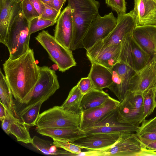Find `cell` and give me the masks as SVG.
<instances>
[{
    "instance_id": "cell-30",
    "label": "cell",
    "mask_w": 156,
    "mask_h": 156,
    "mask_svg": "<svg viewBox=\"0 0 156 156\" xmlns=\"http://www.w3.org/2000/svg\"><path fill=\"white\" fill-rule=\"evenodd\" d=\"M156 91V85L149 89L143 94L144 120L153 112L156 108L155 101Z\"/></svg>"
},
{
    "instance_id": "cell-25",
    "label": "cell",
    "mask_w": 156,
    "mask_h": 156,
    "mask_svg": "<svg viewBox=\"0 0 156 156\" xmlns=\"http://www.w3.org/2000/svg\"><path fill=\"white\" fill-rule=\"evenodd\" d=\"M10 119L9 134L15 136L18 141L26 144L31 143L32 138L29 131V126L25 125L21 119L16 118L11 114Z\"/></svg>"
},
{
    "instance_id": "cell-48",
    "label": "cell",
    "mask_w": 156,
    "mask_h": 156,
    "mask_svg": "<svg viewBox=\"0 0 156 156\" xmlns=\"http://www.w3.org/2000/svg\"><path fill=\"white\" fill-rule=\"evenodd\" d=\"M156 2V0H154Z\"/></svg>"
},
{
    "instance_id": "cell-41",
    "label": "cell",
    "mask_w": 156,
    "mask_h": 156,
    "mask_svg": "<svg viewBox=\"0 0 156 156\" xmlns=\"http://www.w3.org/2000/svg\"><path fill=\"white\" fill-rule=\"evenodd\" d=\"M66 0H52L53 8L61 12L62 7Z\"/></svg>"
},
{
    "instance_id": "cell-38",
    "label": "cell",
    "mask_w": 156,
    "mask_h": 156,
    "mask_svg": "<svg viewBox=\"0 0 156 156\" xmlns=\"http://www.w3.org/2000/svg\"><path fill=\"white\" fill-rule=\"evenodd\" d=\"M138 136L143 146L156 151V140H149L141 137L138 135Z\"/></svg>"
},
{
    "instance_id": "cell-4",
    "label": "cell",
    "mask_w": 156,
    "mask_h": 156,
    "mask_svg": "<svg viewBox=\"0 0 156 156\" xmlns=\"http://www.w3.org/2000/svg\"><path fill=\"white\" fill-rule=\"evenodd\" d=\"M47 52L49 58L63 72L76 66L72 51L65 48L47 30H42L35 37Z\"/></svg>"
},
{
    "instance_id": "cell-20",
    "label": "cell",
    "mask_w": 156,
    "mask_h": 156,
    "mask_svg": "<svg viewBox=\"0 0 156 156\" xmlns=\"http://www.w3.org/2000/svg\"><path fill=\"white\" fill-rule=\"evenodd\" d=\"M121 43L105 47L91 56L87 57L89 61L101 65L111 69L120 62Z\"/></svg>"
},
{
    "instance_id": "cell-9",
    "label": "cell",
    "mask_w": 156,
    "mask_h": 156,
    "mask_svg": "<svg viewBox=\"0 0 156 156\" xmlns=\"http://www.w3.org/2000/svg\"><path fill=\"white\" fill-rule=\"evenodd\" d=\"M117 19L112 12L101 16L98 14L90 26L83 38L82 44L88 51L99 41L104 39L116 26Z\"/></svg>"
},
{
    "instance_id": "cell-23",
    "label": "cell",
    "mask_w": 156,
    "mask_h": 156,
    "mask_svg": "<svg viewBox=\"0 0 156 156\" xmlns=\"http://www.w3.org/2000/svg\"><path fill=\"white\" fill-rule=\"evenodd\" d=\"M110 97L103 90L93 89L83 95L80 106L81 112L101 105Z\"/></svg>"
},
{
    "instance_id": "cell-45",
    "label": "cell",
    "mask_w": 156,
    "mask_h": 156,
    "mask_svg": "<svg viewBox=\"0 0 156 156\" xmlns=\"http://www.w3.org/2000/svg\"><path fill=\"white\" fill-rule=\"evenodd\" d=\"M41 1L44 5H47L50 7L53 8L52 4V0H41Z\"/></svg>"
},
{
    "instance_id": "cell-26",
    "label": "cell",
    "mask_w": 156,
    "mask_h": 156,
    "mask_svg": "<svg viewBox=\"0 0 156 156\" xmlns=\"http://www.w3.org/2000/svg\"><path fill=\"white\" fill-rule=\"evenodd\" d=\"M31 144L37 150L45 154L73 155V154L69 151L58 149L53 142L44 140L36 136L32 138Z\"/></svg>"
},
{
    "instance_id": "cell-17",
    "label": "cell",
    "mask_w": 156,
    "mask_h": 156,
    "mask_svg": "<svg viewBox=\"0 0 156 156\" xmlns=\"http://www.w3.org/2000/svg\"><path fill=\"white\" fill-rule=\"evenodd\" d=\"M21 9L20 2L0 0V42L5 45L11 21Z\"/></svg>"
},
{
    "instance_id": "cell-16",
    "label": "cell",
    "mask_w": 156,
    "mask_h": 156,
    "mask_svg": "<svg viewBox=\"0 0 156 156\" xmlns=\"http://www.w3.org/2000/svg\"><path fill=\"white\" fill-rule=\"evenodd\" d=\"M133 9L129 12L136 26H156V2L154 0H134Z\"/></svg>"
},
{
    "instance_id": "cell-14",
    "label": "cell",
    "mask_w": 156,
    "mask_h": 156,
    "mask_svg": "<svg viewBox=\"0 0 156 156\" xmlns=\"http://www.w3.org/2000/svg\"><path fill=\"white\" fill-rule=\"evenodd\" d=\"M120 135L102 133L87 134L72 143L88 151H102L110 147L115 143Z\"/></svg>"
},
{
    "instance_id": "cell-33",
    "label": "cell",
    "mask_w": 156,
    "mask_h": 156,
    "mask_svg": "<svg viewBox=\"0 0 156 156\" xmlns=\"http://www.w3.org/2000/svg\"><path fill=\"white\" fill-rule=\"evenodd\" d=\"M156 132V116L149 120H144L139 126L136 134L138 135Z\"/></svg>"
},
{
    "instance_id": "cell-24",
    "label": "cell",
    "mask_w": 156,
    "mask_h": 156,
    "mask_svg": "<svg viewBox=\"0 0 156 156\" xmlns=\"http://www.w3.org/2000/svg\"><path fill=\"white\" fill-rule=\"evenodd\" d=\"M13 95L5 76L0 70V101L9 112L15 117L20 119L17 113L13 98Z\"/></svg>"
},
{
    "instance_id": "cell-2",
    "label": "cell",
    "mask_w": 156,
    "mask_h": 156,
    "mask_svg": "<svg viewBox=\"0 0 156 156\" xmlns=\"http://www.w3.org/2000/svg\"><path fill=\"white\" fill-rule=\"evenodd\" d=\"M68 3L73 26L72 51L83 48V39L91 23L99 14L100 4L95 0H68Z\"/></svg>"
},
{
    "instance_id": "cell-10",
    "label": "cell",
    "mask_w": 156,
    "mask_h": 156,
    "mask_svg": "<svg viewBox=\"0 0 156 156\" xmlns=\"http://www.w3.org/2000/svg\"><path fill=\"white\" fill-rule=\"evenodd\" d=\"M40 75L27 105L45 99L47 100L59 89L60 85L55 71L47 66H39Z\"/></svg>"
},
{
    "instance_id": "cell-42",
    "label": "cell",
    "mask_w": 156,
    "mask_h": 156,
    "mask_svg": "<svg viewBox=\"0 0 156 156\" xmlns=\"http://www.w3.org/2000/svg\"><path fill=\"white\" fill-rule=\"evenodd\" d=\"M76 156H101V151H88L81 152Z\"/></svg>"
},
{
    "instance_id": "cell-27",
    "label": "cell",
    "mask_w": 156,
    "mask_h": 156,
    "mask_svg": "<svg viewBox=\"0 0 156 156\" xmlns=\"http://www.w3.org/2000/svg\"><path fill=\"white\" fill-rule=\"evenodd\" d=\"M46 100L42 99L32 105H27L20 111V117L25 125L29 127L36 126L42 105Z\"/></svg>"
},
{
    "instance_id": "cell-47",
    "label": "cell",
    "mask_w": 156,
    "mask_h": 156,
    "mask_svg": "<svg viewBox=\"0 0 156 156\" xmlns=\"http://www.w3.org/2000/svg\"><path fill=\"white\" fill-rule=\"evenodd\" d=\"M155 101L156 104V91L155 95Z\"/></svg>"
},
{
    "instance_id": "cell-22",
    "label": "cell",
    "mask_w": 156,
    "mask_h": 156,
    "mask_svg": "<svg viewBox=\"0 0 156 156\" xmlns=\"http://www.w3.org/2000/svg\"><path fill=\"white\" fill-rule=\"evenodd\" d=\"M90 61L91 66L88 76L95 88L103 90L108 88L112 82L111 69L92 61Z\"/></svg>"
},
{
    "instance_id": "cell-36",
    "label": "cell",
    "mask_w": 156,
    "mask_h": 156,
    "mask_svg": "<svg viewBox=\"0 0 156 156\" xmlns=\"http://www.w3.org/2000/svg\"><path fill=\"white\" fill-rule=\"evenodd\" d=\"M77 84L80 91L83 95L92 89L95 88L88 76L87 77L81 78Z\"/></svg>"
},
{
    "instance_id": "cell-32",
    "label": "cell",
    "mask_w": 156,
    "mask_h": 156,
    "mask_svg": "<svg viewBox=\"0 0 156 156\" xmlns=\"http://www.w3.org/2000/svg\"><path fill=\"white\" fill-rule=\"evenodd\" d=\"M21 9L23 15L29 22L34 18L40 16L30 0H22Z\"/></svg>"
},
{
    "instance_id": "cell-28",
    "label": "cell",
    "mask_w": 156,
    "mask_h": 156,
    "mask_svg": "<svg viewBox=\"0 0 156 156\" xmlns=\"http://www.w3.org/2000/svg\"><path fill=\"white\" fill-rule=\"evenodd\" d=\"M131 44L134 67L136 71H137L148 64L152 58L134 38L133 35Z\"/></svg>"
},
{
    "instance_id": "cell-37",
    "label": "cell",
    "mask_w": 156,
    "mask_h": 156,
    "mask_svg": "<svg viewBox=\"0 0 156 156\" xmlns=\"http://www.w3.org/2000/svg\"><path fill=\"white\" fill-rule=\"evenodd\" d=\"M45 8L41 15V17L47 20L57 21L61 13L54 8L45 5Z\"/></svg>"
},
{
    "instance_id": "cell-15",
    "label": "cell",
    "mask_w": 156,
    "mask_h": 156,
    "mask_svg": "<svg viewBox=\"0 0 156 156\" xmlns=\"http://www.w3.org/2000/svg\"><path fill=\"white\" fill-rule=\"evenodd\" d=\"M56 23L55 38L65 48L71 50L73 26L71 10L68 6L61 12Z\"/></svg>"
},
{
    "instance_id": "cell-44",
    "label": "cell",
    "mask_w": 156,
    "mask_h": 156,
    "mask_svg": "<svg viewBox=\"0 0 156 156\" xmlns=\"http://www.w3.org/2000/svg\"><path fill=\"white\" fill-rule=\"evenodd\" d=\"M0 120L1 121H2L5 118L6 109L1 101H0Z\"/></svg>"
},
{
    "instance_id": "cell-11",
    "label": "cell",
    "mask_w": 156,
    "mask_h": 156,
    "mask_svg": "<svg viewBox=\"0 0 156 156\" xmlns=\"http://www.w3.org/2000/svg\"><path fill=\"white\" fill-rule=\"evenodd\" d=\"M111 70L112 82L108 88L121 102L129 90V80L136 71L133 66L122 62L116 64Z\"/></svg>"
},
{
    "instance_id": "cell-13",
    "label": "cell",
    "mask_w": 156,
    "mask_h": 156,
    "mask_svg": "<svg viewBox=\"0 0 156 156\" xmlns=\"http://www.w3.org/2000/svg\"><path fill=\"white\" fill-rule=\"evenodd\" d=\"M142 144L136 133L121 134L110 147L101 151V156H137Z\"/></svg>"
},
{
    "instance_id": "cell-12",
    "label": "cell",
    "mask_w": 156,
    "mask_h": 156,
    "mask_svg": "<svg viewBox=\"0 0 156 156\" xmlns=\"http://www.w3.org/2000/svg\"><path fill=\"white\" fill-rule=\"evenodd\" d=\"M156 85V60L152 58L141 69L136 71L129 83V90L136 94L143 95Z\"/></svg>"
},
{
    "instance_id": "cell-18",
    "label": "cell",
    "mask_w": 156,
    "mask_h": 156,
    "mask_svg": "<svg viewBox=\"0 0 156 156\" xmlns=\"http://www.w3.org/2000/svg\"><path fill=\"white\" fill-rule=\"evenodd\" d=\"M120 102L111 97L103 104L96 107L81 111L80 115V130L96 122L117 108Z\"/></svg>"
},
{
    "instance_id": "cell-35",
    "label": "cell",
    "mask_w": 156,
    "mask_h": 156,
    "mask_svg": "<svg viewBox=\"0 0 156 156\" xmlns=\"http://www.w3.org/2000/svg\"><path fill=\"white\" fill-rule=\"evenodd\" d=\"M105 1L107 5L116 12L118 15L126 13V8L125 0H105Z\"/></svg>"
},
{
    "instance_id": "cell-40",
    "label": "cell",
    "mask_w": 156,
    "mask_h": 156,
    "mask_svg": "<svg viewBox=\"0 0 156 156\" xmlns=\"http://www.w3.org/2000/svg\"><path fill=\"white\" fill-rule=\"evenodd\" d=\"M156 156V151L147 148L142 145L141 150L137 156Z\"/></svg>"
},
{
    "instance_id": "cell-6",
    "label": "cell",
    "mask_w": 156,
    "mask_h": 156,
    "mask_svg": "<svg viewBox=\"0 0 156 156\" xmlns=\"http://www.w3.org/2000/svg\"><path fill=\"white\" fill-rule=\"evenodd\" d=\"M119 106L96 122L81 130L86 135L96 133L121 134L136 133L140 126L122 123L118 121Z\"/></svg>"
},
{
    "instance_id": "cell-8",
    "label": "cell",
    "mask_w": 156,
    "mask_h": 156,
    "mask_svg": "<svg viewBox=\"0 0 156 156\" xmlns=\"http://www.w3.org/2000/svg\"><path fill=\"white\" fill-rule=\"evenodd\" d=\"M143 95L129 90L118 107L117 119L121 123L140 126L143 121Z\"/></svg>"
},
{
    "instance_id": "cell-39",
    "label": "cell",
    "mask_w": 156,
    "mask_h": 156,
    "mask_svg": "<svg viewBox=\"0 0 156 156\" xmlns=\"http://www.w3.org/2000/svg\"><path fill=\"white\" fill-rule=\"evenodd\" d=\"M40 16L45 8V5L41 0H30Z\"/></svg>"
},
{
    "instance_id": "cell-3",
    "label": "cell",
    "mask_w": 156,
    "mask_h": 156,
    "mask_svg": "<svg viewBox=\"0 0 156 156\" xmlns=\"http://www.w3.org/2000/svg\"><path fill=\"white\" fill-rule=\"evenodd\" d=\"M29 22L21 9L10 23L5 45L9 53L8 59L13 60L26 53L30 48Z\"/></svg>"
},
{
    "instance_id": "cell-1",
    "label": "cell",
    "mask_w": 156,
    "mask_h": 156,
    "mask_svg": "<svg viewBox=\"0 0 156 156\" xmlns=\"http://www.w3.org/2000/svg\"><path fill=\"white\" fill-rule=\"evenodd\" d=\"M3 66L14 98L20 103L27 105L40 75L33 50L30 48L17 58L8 59Z\"/></svg>"
},
{
    "instance_id": "cell-46",
    "label": "cell",
    "mask_w": 156,
    "mask_h": 156,
    "mask_svg": "<svg viewBox=\"0 0 156 156\" xmlns=\"http://www.w3.org/2000/svg\"><path fill=\"white\" fill-rule=\"evenodd\" d=\"M17 2H21L22 0H11Z\"/></svg>"
},
{
    "instance_id": "cell-34",
    "label": "cell",
    "mask_w": 156,
    "mask_h": 156,
    "mask_svg": "<svg viewBox=\"0 0 156 156\" xmlns=\"http://www.w3.org/2000/svg\"><path fill=\"white\" fill-rule=\"evenodd\" d=\"M53 140V144L57 148H62L71 153L73 156H76L82 152L81 148L71 142Z\"/></svg>"
},
{
    "instance_id": "cell-29",
    "label": "cell",
    "mask_w": 156,
    "mask_h": 156,
    "mask_svg": "<svg viewBox=\"0 0 156 156\" xmlns=\"http://www.w3.org/2000/svg\"><path fill=\"white\" fill-rule=\"evenodd\" d=\"M83 96L77 84L70 90L66 99L60 106L66 110L80 115V106Z\"/></svg>"
},
{
    "instance_id": "cell-19",
    "label": "cell",
    "mask_w": 156,
    "mask_h": 156,
    "mask_svg": "<svg viewBox=\"0 0 156 156\" xmlns=\"http://www.w3.org/2000/svg\"><path fill=\"white\" fill-rule=\"evenodd\" d=\"M132 35L152 58L156 60V26H136Z\"/></svg>"
},
{
    "instance_id": "cell-21",
    "label": "cell",
    "mask_w": 156,
    "mask_h": 156,
    "mask_svg": "<svg viewBox=\"0 0 156 156\" xmlns=\"http://www.w3.org/2000/svg\"><path fill=\"white\" fill-rule=\"evenodd\" d=\"M37 131L42 135L49 137L53 140L63 142L73 143L86 135L80 129L48 128L40 129L37 128Z\"/></svg>"
},
{
    "instance_id": "cell-5",
    "label": "cell",
    "mask_w": 156,
    "mask_h": 156,
    "mask_svg": "<svg viewBox=\"0 0 156 156\" xmlns=\"http://www.w3.org/2000/svg\"><path fill=\"white\" fill-rule=\"evenodd\" d=\"M80 115L55 106L40 114L36 126L38 129H80Z\"/></svg>"
},
{
    "instance_id": "cell-31",
    "label": "cell",
    "mask_w": 156,
    "mask_h": 156,
    "mask_svg": "<svg viewBox=\"0 0 156 156\" xmlns=\"http://www.w3.org/2000/svg\"><path fill=\"white\" fill-rule=\"evenodd\" d=\"M56 21L44 19L40 16L33 19L29 22V30L30 34L53 25Z\"/></svg>"
},
{
    "instance_id": "cell-43",
    "label": "cell",
    "mask_w": 156,
    "mask_h": 156,
    "mask_svg": "<svg viewBox=\"0 0 156 156\" xmlns=\"http://www.w3.org/2000/svg\"><path fill=\"white\" fill-rule=\"evenodd\" d=\"M138 135L141 137L147 139L156 140V132L145 133Z\"/></svg>"
},
{
    "instance_id": "cell-7",
    "label": "cell",
    "mask_w": 156,
    "mask_h": 156,
    "mask_svg": "<svg viewBox=\"0 0 156 156\" xmlns=\"http://www.w3.org/2000/svg\"><path fill=\"white\" fill-rule=\"evenodd\" d=\"M117 19V24L110 34L87 51V57L94 55L108 46L120 44L124 37L132 32L136 27L134 20L130 12L118 15Z\"/></svg>"
}]
</instances>
